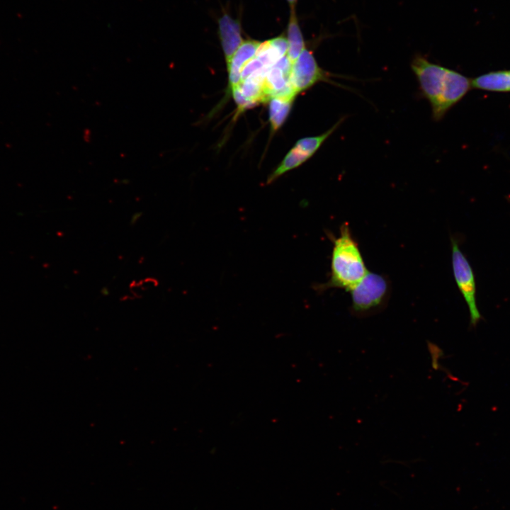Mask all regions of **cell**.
Here are the masks:
<instances>
[{
    "mask_svg": "<svg viewBox=\"0 0 510 510\" xmlns=\"http://www.w3.org/2000/svg\"><path fill=\"white\" fill-rule=\"evenodd\" d=\"M292 63L287 55L268 68L264 88L268 100L273 97L295 98L297 94L290 83Z\"/></svg>",
    "mask_w": 510,
    "mask_h": 510,
    "instance_id": "cell-6",
    "label": "cell"
},
{
    "mask_svg": "<svg viewBox=\"0 0 510 510\" xmlns=\"http://www.w3.org/2000/svg\"><path fill=\"white\" fill-rule=\"evenodd\" d=\"M259 41H244L227 64L229 74V87L232 89L241 82V72L244 66L256 55L260 46Z\"/></svg>",
    "mask_w": 510,
    "mask_h": 510,
    "instance_id": "cell-8",
    "label": "cell"
},
{
    "mask_svg": "<svg viewBox=\"0 0 510 510\" xmlns=\"http://www.w3.org/2000/svg\"><path fill=\"white\" fill-rule=\"evenodd\" d=\"M471 86L477 89L497 92H510V70L492 72L471 80Z\"/></svg>",
    "mask_w": 510,
    "mask_h": 510,
    "instance_id": "cell-10",
    "label": "cell"
},
{
    "mask_svg": "<svg viewBox=\"0 0 510 510\" xmlns=\"http://www.w3.org/2000/svg\"><path fill=\"white\" fill-rule=\"evenodd\" d=\"M452 266L456 284L467 302L470 314V324L475 327L481 315L476 304L475 283L472 268L458 242L451 238Z\"/></svg>",
    "mask_w": 510,
    "mask_h": 510,
    "instance_id": "cell-4",
    "label": "cell"
},
{
    "mask_svg": "<svg viewBox=\"0 0 510 510\" xmlns=\"http://www.w3.org/2000/svg\"><path fill=\"white\" fill-rule=\"evenodd\" d=\"M349 292L351 314L358 318L370 317L386 307L391 293L390 281L385 275L368 271Z\"/></svg>",
    "mask_w": 510,
    "mask_h": 510,
    "instance_id": "cell-3",
    "label": "cell"
},
{
    "mask_svg": "<svg viewBox=\"0 0 510 510\" xmlns=\"http://www.w3.org/2000/svg\"><path fill=\"white\" fill-rule=\"evenodd\" d=\"M346 117L340 118L330 129L314 137H307L298 140L293 147L310 158L321 147L323 142L342 124Z\"/></svg>",
    "mask_w": 510,
    "mask_h": 510,
    "instance_id": "cell-13",
    "label": "cell"
},
{
    "mask_svg": "<svg viewBox=\"0 0 510 510\" xmlns=\"http://www.w3.org/2000/svg\"><path fill=\"white\" fill-rule=\"evenodd\" d=\"M219 35L227 64L243 42L238 20L225 13L219 20Z\"/></svg>",
    "mask_w": 510,
    "mask_h": 510,
    "instance_id": "cell-7",
    "label": "cell"
},
{
    "mask_svg": "<svg viewBox=\"0 0 510 510\" xmlns=\"http://www.w3.org/2000/svg\"><path fill=\"white\" fill-rule=\"evenodd\" d=\"M330 74L319 67L312 52L304 49L292 64L290 83L298 94L312 87L319 81L329 80Z\"/></svg>",
    "mask_w": 510,
    "mask_h": 510,
    "instance_id": "cell-5",
    "label": "cell"
},
{
    "mask_svg": "<svg viewBox=\"0 0 510 510\" xmlns=\"http://www.w3.org/2000/svg\"><path fill=\"white\" fill-rule=\"evenodd\" d=\"M331 238L333 248L329 278L314 288L321 293L332 288L350 291L368 271L348 222L341 225L339 237Z\"/></svg>",
    "mask_w": 510,
    "mask_h": 510,
    "instance_id": "cell-2",
    "label": "cell"
},
{
    "mask_svg": "<svg viewBox=\"0 0 510 510\" xmlns=\"http://www.w3.org/2000/svg\"><path fill=\"white\" fill-rule=\"evenodd\" d=\"M288 33V47L287 56L293 64L305 49L302 35L293 10H292L290 13Z\"/></svg>",
    "mask_w": 510,
    "mask_h": 510,
    "instance_id": "cell-11",
    "label": "cell"
},
{
    "mask_svg": "<svg viewBox=\"0 0 510 510\" xmlns=\"http://www.w3.org/2000/svg\"><path fill=\"white\" fill-rule=\"evenodd\" d=\"M297 0H288V1L291 4V6H294V4L296 2Z\"/></svg>",
    "mask_w": 510,
    "mask_h": 510,
    "instance_id": "cell-15",
    "label": "cell"
},
{
    "mask_svg": "<svg viewBox=\"0 0 510 510\" xmlns=\"http://www.w3.org/2000/svg\"><path fill=\"white\" fill-rule=\"evenodd\" d=\"M411 69L419 83L421 95L429 101L432 118L439 121L468 93L471 80L462 74L415 56Z\"/></svg>",
    "mask_w": 510,
    "mask_h": 510,
    "instance_id": "cell-1",
    "label": "cell"
},
{
    "mask_svg": "<svg viewBox=\"0 0 510 510\" xmlns=\"http://www.w3.org/2000/svg\"><path fill=\"white\" fill-rule=\"evenodd\" d=\"M294 98L273 97L269 103V120L271 128L277 130L286 120Z\"/></svg>",
    "mask_w": 510,
    "mask_h": 510,
    "instance_id": "cell-12",
    "label": "cell"
},
{
    "mask_svg": "<svg viewBox=\"0 0 510 510\" xmlns=\"http://www.w3.org/2000/svg\"><path fill=\"white\" fill-rule=\"evenodd\" d=\"M309 157L293 147L286 154L278 167L268 176L267 183L273 182L285 172L298 167Z\"/></svg>",
    "mask_w": 510,
    "mask_h": 510,
    "instance_id": "cell-14",
    "label": "cell"
},
{
    "mask_svg": "<svg viewBox=\"0 0 510 510\" xmlns=\"http://www.w3.org/2000/svg\"><path fill=\"white\" fill-rule=\"evenodd\" d=\"M288 43L287 39L280 35L260 44L256 57L267 68L275 64L286 55Z\"/></svg>",
    "mask_w": 510,
    "mask_h": 510,
    "instance_id": "cell-9",
    "label": "cell"
}]
</instances>
